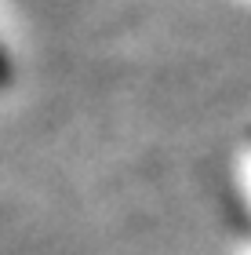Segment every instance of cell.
<instances>
[{
  "label": "cell",
  "instance_id": "obj_1",
  "mask_svg": "<svg viewBox=\"0 0 251 255\" xmlns=\"http://www.w3.org/2000/svg\"><path fill=\"white\" fill-rule=\"evenodd\" d=\"M0 84H7V62H4V51H0Z\"/></svg>",
  "mask_w": 251,
  "mask_h": 255
}]
</instances>
